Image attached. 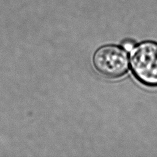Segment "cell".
I'll list each match as a JSON object with an SVG mask.
<instances>
[{"mask_svg":"<svg viewBox=\"0 0 157 157\" xmlns=\"http://www.w3.org/2000/svg\"><path fill=\"white\" fill-rule=\"evenodd\" d=\"M130 64L136 80L148 87H157V42L144 40L131 50Z\"/></svg>","mask_w":157,"mask_h":157,"instance_id":"6da1fadb","label":"cell"},{"mask_svg":"<svg viewBox=\"0 0 157 157\" xmlns=\"http://www.w3.org/2000/svg\"><path fill=\"white\" fill-rule=\"evenodd\" d=\"M93 64L98 72L109 78L123 76L129 63L127 52L116 45H106L99 48L93 56Z\"/></svg>","mask_w":157,"mask_h":157,"instance_id":"7a4b0ae2","label":"cell"},{"mask_svg":"<svg viewBox=\"0 0 157 157\" xmlns=\"http://www.w3.org/2000/svg\"><path fill=\"white\" fill-rule=\"evenodd\" d=\"M134 46V42L131 40H125L123 43V48L125 49L126 51H131Z\"/></svg>","mask_w":157,"mask_h":157,"instance_id":"3957f363","label":"cell"}]
</instances>
